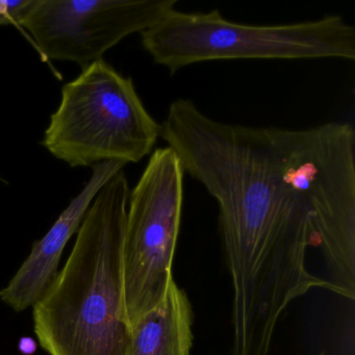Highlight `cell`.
<instances>
[{
  "label": "cell",
  "instance_id": "6da1fadb",
  "mask_svg": "<svg viewBox=\"0 0 355 355\" xmlns=\"http://www.w3.org/2000/svg\"><path fill=\"white\" fill-rule=\"evenodd\" d=\"M159 138L216 199L232 275L230 355H268L291 302L315 288L355 296V132L224 123L190 99Z\"/></svg>",
  "mask_w": 355,
  "mask_h": 355
},
{
  "label": "cell",
  "instance_id": "7a4b0ae2",
  "mask_svg": "<svg viewBox=\"0 0 355 355\" xmlns=\"http://www.w3.org/2000/svg\"><path fill=\"white\" fill-rule=\"evenodd\" d=\"M130 186L123 170L95 196L61 271L33 306L34 330L49 355H128L122 246Z\"/></svg>",
  "mask_w": 355,
  "mask_h": 355
},
{
  "label": "cell",
  "instance_id": "3957f363",
  "mask_svg": "<svg viewBox=\"0 0 355 355\" xmlns=\"http://www.w3.org/2000/svg\"><path fill=\"white\" fill-rule=\"evenodd\" d=\"M155 63L174 74L209 61L228 60H355V28L342 16L279 26H249L224 19L219 11L175 9L141 33Z\"/></svg>",
  "mask_w": 355,
  "mask_h": 355
},
{
  "label": "cell",
  "instance_id": "277c9868",
  "mask_svg": "<svg viewBox=\"0 0 355 355\" xmlns=\"http://www.w3.org/2000/svg\"><path fill=\"white\" fill-rule=\"evenodd\" d=\"M159 134L161 125L145 109L132 78L101 59L63 87L42 144L70 167L126 165L148 155Z\"/></svg>",
  "mask_w": 355,
  "mask_h": 355
},
{
  "label": "cell",
  "instance_id": "5b68a950",
  "mask_svg": "<svg viewBox=\"0 0 355 355\" xmlns=\"http://www.w3.org/2000/svg\"><path fill=\"white\" fill-rule=\"evenodd\" d=\"M184 174L173 149H155L130 193L122 246L123 309L130 328L161 302L173 277Z\"/></svg>",
  "mask_w": 355,
  "mask_h": 355
},
{
  "label": "cell",
  "instance_id": "8992f818",
  "mask_svg": "<svg viewBox=\"0 0 355 355\" xmlns=\"http://www.w3.org/2000/svg\"><path fill=\"white\" fill-rule=\"evenodd\" d=\"M176 0H33L17 26L45 57L83 69L122 39L161 21Z\"/></svg>",
  "mask_w": 355,
  "mask_h": 355
},
{
  "label": "cell",
  "instance_id": "52a82bcc",
  "mask_svg": "<svg viewBox=\"0 0 355 355\" xmlns=\"http://www.w3.org/2000/svg\"><path fill=\"white\" fill-rule=\"evenodd\" d=\"M124 166L125 164L119 162H103L93 166L92 175L86 186L72 199L47 234L34 243L21 267L0 291V300L7 306L22 313L40 300L57 276L64 249L73 234H78L95 196Z\"/></svg>",
  "mask_w": 355,
  "mask_h": 355
},
{
  "label": "cell",
  "instance_id": "ba28073f",
  "mask_svg": "<svg viewBox=\"0 0 355 355\" xmlns=\"http://www.w3.org/2000/svg\"><path fill=\"white\" fill-rule=\"evenodd\" d=\"M192 326V305L172 277L161 302L130 328L128 355H191Z\"/></svg>",
  "mask_w": 355,
  "mask_h": 355
},
{
  "label": "cell",
  "instance_id": "9c48e42d",
  "mask_svg": "<svg viewBox=\"0 0 355 355\" xmlns=\"http://www.w3.org/2000/svg\"><path fill=\"white\" fill-rule=\"evenodd\" d=\"M32 3L33 0H0V26L18 24Z\"/></svg>",
  "mask_w": 355,
  "mask_h": 355
},
{
  "label": "cell",
  "instance_id": "30bf717a",
  "mask_svg": "<svg viewBox=\"0 0 355 355\" xmlns=\"http://www.w3.org/2000/svg\"><path fill=\"white\" fill-rule=\"evenodd\" d=\"M18 350L24 355L34 354L37 350L36 342L32 338H28H28H21L19 340V344H18Z\"/></svg>",
  "mask_w": 355,
  "mask_h": 355
},
{
  "label": "cell",
  "instance_id": "8fae6325",
  "mask_svg": "<svg viewBox=\"0 0 355 355\" xmlns=\"http://www.w3.org/2000/svg\"><path fill=\"white\" fill-rule=\"evenodd\" d=\"M321 355H323V354H321Z\"/></svg>",
  "mask_w": 355,
  "mask_h": 355
}]
</instances>
